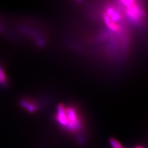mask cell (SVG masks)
Returning <instances> with one entry per match:
<instances>
[{
	"mask_svg": "<svg viewBox=\"0 0 148 148\" xmlns=\"http://www.w3.org/2000/svg\"><path fill=\"white\" fill-rule=\"evenodd\" d=\"M10 81L6 73L4 66L0 64V88L6 89L9 86Z\"/></svg>",
	"mask_w": 148,
	"mask_h": 148,
	"instance_id": "3",
	"label": "cell"
},
{
	"mask_svg": "<svg viewBox=\"0 0 148 148\" xmlns=\"http://www.w3.org/2000/svg\"><path fill=\"white\" fill-rule=\"evenodd\" d=\"M60 126L71 133H77L82 129V124L75 110L59 105L55 116Z\"/></svg>",
	"mask_w": 148,
	"mask_h": 148,
	"instance_id": "1",
	"label": "cell"
},
{
	"mask_svg": "<svg viewBox=\"0 0 148 148\" xmlns=\"http://www.w3.org/2000/svg\"><path fill=\"white\" fill-rule=\"evenodd\" d=\"M109 142L112 148H125L122 145L121 143H120L115 138H110L109 140Z\"/></svg>",
	"mask_w": 148,
	"mask_h": 148,
	"instance_id": "4",
	"label": "cell"
},
{
	"mask_svg": "<svg viewBox=\"0 0 148 148\" xmlns=\"http://www.w3.org/2000/svg\"><path fill=\"white\" fill-rule=\"evenodd\" d=\"M19 104L22 108L30 113L35 112L38 109V104L35 100L26 97L20 99Z\"/></svg>",
	"mask_w": 148,
	"mask_h": 148,
	"instance_id": "2",
	"label": "cell"
},
{
	"mask_svg": "<svg viewBox=\"0 0 148 148\" xmlns=\"http://www.w3.org/2000/svg\"><path fill=\"white\" fill-rule=\"evenodd\" d=\"M135 148H143V147H141V146H138V147H135Z\"/></svg>",
	"mask_w": 148,
	"mask_h": 148,
	"instance_id": "5",
	"label": "cell"
}]
</instances>
